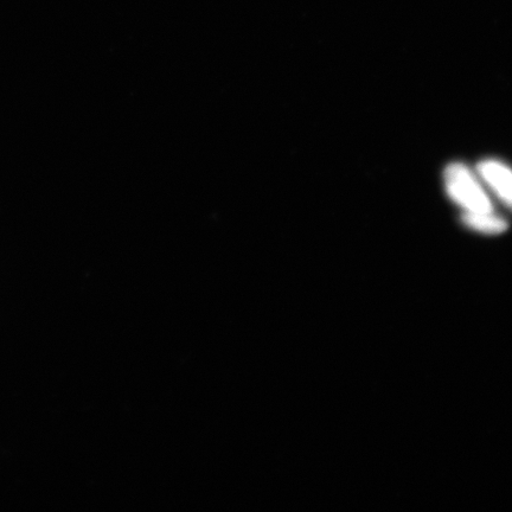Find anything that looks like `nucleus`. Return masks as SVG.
<instances>
[{"label": "nucleus", "instance_id": "1", "mask_svg": "<svg viewBox=\"0 0 512 512\" xmlns=\"http://www.w3.org/2000/svg\"><path fill=\"white\" fill-rule=\"evenodd\" d=\"M445 184L448 196L469 213H491L490 198L465 165H448L445 170Z\"/></svg>", "mask_w": 512, "mask_h": 512}, {"label": "nucleus", "instance_id": "2", "mask_svg": "<svg viewBox=\"0 0 512 512\" xmlns=\"http://www.w3.org/2000/svg\"><path fill=\"white\" fill-rule=\"evenodd\" d=\"M478 174L499 200L512 210V170L496 160H485L478 165Z\"/></svg>", "mask_w": 512, "mask_h": 512}, {"label": "nucleus", "instance_id": "3", "mask_svg": "<svg viewBox=\"0 0 512 512\" xmlns=\"http://www.w3.org/2000/svg\"><path fill=\"white\" fill-rule=\"evenodd\" d=\"M463 222L466 227L486 235H498L508 229L507 221L491 213H466L463 215Z\"/></svg>", "mask_w": 512, "mask_h": 512}]
</instances>
